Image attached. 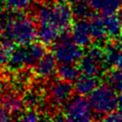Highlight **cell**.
Wrapping results in <instances>:
<instances>
[{"instance_id": "cell-1", "label": "cell", "mask_w": 122, "mask_h": 122, "mask_svg": "<svg viewBox=\"0 0 122 122\" xmlns=\"http://www.w3.org/2000/svg\"><path fill=\"white\" fill-rule=\"evenodd\" d=\"M73 16V11L70 5L59 1L40 6L36 9L34 14L37 26L51 25L57 28L62 33L71 29Z\"/></svg>"}, {"instance_id": "cell-2", "label": "cell", "mask_w": 122, "mask_h": 122, "mask_svg": "<svg viewBox=\"0 0 122 122\" xmlns=\"http://www.w3.org/2000/svg\"><path fill=\"white\" fill-rule=\"evenodd\" d=\"M6 38L16 46H28L37 37V28L31 18L21 13L10 16L5 24Z\"/></svg>"}, {"instance_id": "cell-3", "label": "cell", "mask_w": 122, "mask_h": 122, "mask_svg": "<svg viewBox=\"0 0 122 122\" xmlns=\"http://www.w3.org/2000/svg\"><path fill=\"white\" fill-rule=\"evenodd\" d=\"M83 53L82 47L76 44L71 37L66 35L59 37L52 44L51 48L52 56L60 64H75L81 60Z\"/></svg>"}, {"instance_id": "cell-4", "label": "cell", "mask_w": 122, "mask_h": 122, "mask_svg": "<svg viewBox=\"0 0 122 122\" xmlns=\"http://www.w3.org/2000/svg\"><path fill=\"white\" fill-rule=\"evenodd\" d=\"M89 103L92 110L97 114H107L117 109V95L108 85L98 86L90 95Z\"/></svg>"}, {"instance_id": "cell-5", "label": "cell", "mask_w": 122, "mask_h": 122, "mask_svg": "<svg viewBox=\"0 0 122 122\" xmlns=\"http://www.w3.org/2000/svg\"><path fill=\"white\" fill-rule=\"evenodd\" d=\"M91 111L89 100L82 95L71 98L65 105V115L70 122H92Z\"/></svg>"}, {"instance_id": "cell-6", "label": "cell", "mask_w": 122, "mask_h": 122, "mask_svg": "<svg viewBox=\"0 0 122 122\" xmlns=\"http://www.w3.org/2000/svg\"><path fill=\"white\" fill-rule=\"evenodd\" d=\"M79 62V69L82 73L97 76L105 64L104 48L96 45L91 47Z\"/></svg>"}, {"instance_id": "cell-7", "label": "cell", "mask_w": 122, "mask_h": 122, "mask_svg": "<svg viewBox=\"0 0 122 122\" xmlns=\"http://www.w3.org/2000/svg\"><path fill=\"white\" fill-rule=\"evenodd\" d=\"M73 86L71 82L61 79L51 82L48 89V99L52 107L59 108L66 105L71 98Z\"/></svg>"}, {"instance_id": "cell-8", "label": "cell", "mask_w": 122, "mask_h": 122, "mask_svg": "<svg viewBox=\"0 0 122 122\" xmlns=\"http://www.w3.org/2000/svg\"><path fill=\"white\" fill-rule=\"evenodd\" d=\"M71 37L76 44H78L82 48L90 46V44L93 40L90 21H87L86 19H78V21L71 26Z\"/></svg>"}, {"instance_id": "cell-9", "label": "cell", "mask_w": 122, "mask_h": 122, "mask_svg": "<svg viewBox=\"0 0 122 122\" xmlns=\"http://www.w3.org/2000/svg\"><path fill=\"white\" fill-rule=\"evenodd\" d=\"M56 60L52 56V54H46L44 55L34 66L33 71L36 76L41 79H49L54 73H56L57 66Z\"/></svg>"}, {"instance_id": "cell-10", "label": "cell", "mask_w": 122, "mask_h": 122, "mask_svg": "<svg viewBox=\"0 0 122 122\" xmlns=\"http://www.w3.org/2000/svg\"><path fill=\"white\" fill-rule=\"evenodd\" d=\"M0 105L10 113H20L26 107L24 98L13 91L6 92L0 98Z\"/></svg>"}, {"instance_id": "cell-11", "label": "cell", "mask_w": 122, "mask_h": 122, "mask_svg": "<svg viewBox=\"0 0 122 122\" xmlns=\"http://www.w3.org/2000/svg\"><path fill=\"white\" fill-rule=\"evenodd\" d=\"M97 87H98L97 77L85 73L79 75L73 84L74 92L82 96L90 95Z\"/></svg>"}, {"instance_id": "cell-12", "label": "cell", "mask_w": 122, "mask_h": 122, "mask_svg": "<svg viewBox=\"0 0 122 122\" xmlns=\"http://www.w3.org/2000/svg\"><path fill=\"white\" fill-rule=\"evenodd\" d=\"M103 23L109 38H118L122 35V17L114 13L103 14Z\"/></svg>"}, {"instance_id": "cell-13", "label": "cell", "mask_w": 122, "mask_h": 122, "mask_svg": "<svg viewBox=\"0 0 122 122\" xmlns=\"http://www.w3.org/2000/svg\"><path fill=\"white\" fill-rule=\"evenodd\" d=\"M91 9L101 14L116 12L120 8V0H86Z\"/></svg>"}, {"instance_id": "cell-14", "label": "cell", "mask_w": 122, "mask_h": 122, "mask_svg": "<svg viewBox=\"0 0 122 122\" xmlns=\"http://www.w3.org/2000/svg\"><path fill=\"white\" fill-rule=\"evenodd\" d=\"M60 33L62 32L57 28L51 25H42L37 28V38L45 45L53 44L59 38Z\"/></svg>"}, {"instance_id": "cell-15", "label": "cell", "mask_w": 122, "mask_h": 122, "mask_svg": "<svg viewBox=\"0 0 122 122\" xmlns=\"http://www.w3.org/2000/svg\"><path fill=\"white\" fill-rule=\"evenodd\" d=\"M80 69L79 67H76L74 64H60L59 67H57V76L59 79L67 81V82H74L77 77L80 75Z\"/></svg>"}, {"instance_id": "cell-16", "label": "cell", "mask_w": 122, "mask_h": 122, "mask_svg": "<svg viewBox=\"0 0 122 122\" xmlns=\"http://www.w3.org/2000/svg\"><path fill=\"white\" fill-rule=\"evenodd\" d=\"M27 54H28V63L29 67H33L44 55L47 54L45 44L41 42H33L26 46Z\"/></svg>"}, {"instance_id": "cell-17", "label": "cell", "mask_w": 122, "mask_h": 122, "mask_svg": "<svg viewBox=\"0 0 122 122\" xmlns=\"http://www.w3.org/2000/svg\"><path fill=\"white\" fill-rule=\"evenodd\" d=\"M90 25H91L92 39L94 41L102 42L108 38L106 30H105V26L103 23L102 15L101 16L100 15H94V16L91 17Z\"/></svg>"}, {"instance_id": "cell-18", "label": "cell", "mask_w": 122, "mask_h": 122, "mask_svg": "<svg viewBox=\"0 0 122 122\" xmlns=\"http://www.w3.org/2000/svg\"><path fill=\"white\" fill-rule=\"evenodd\" d=\"M105 80L107 85L112 88L114 92H122V71L119 69H112L110 70L106 75Z\"/></svg>"}, {"instance_id": "cell-19", "label": "cell", "mask_w": 122, "mask_h": 122, "mask_svg": "<svg viewBox=\"0 0 122 122\" xmlns=\"http://www.w3.org/2000/svg\"><path fill=\"white\" fill-rule=\"evenodd\" d=\"M15 44L12 43L8 38H4L0 43V68L5 67L10 62V54L15 49Z\"/></svg>"}, {"instance_id": "cell-20", "label": "cell", "mask_w": 122, "mask_h": 122, "mask_svg": "<svg viewBox=\"0 0 122 122\" xmlns=\"http://www.w3.org/2000/svg\"><path fill=\"white\" fill-rule=\"evenodd\" d=\"M5 8L15 13H21L31 7L32 0H4Z\"/></svg>"}, {"instance_id": "cell-21", "label": "cell", "mask_w": 122, "mask_h": 122, "mask_svg": "<svg viewBox=\"0 0 122 122\" xmlns=\"http://www.w3.org/2000/svg\"><path fill=\"white\" fill-rule=\"evenodd\" d=\"M72 11H73V15L77 19H87L88 17H91L92 14L91 7L87 3L85 4L82 3V1L74 4L72 8Z\"/></svg>"}, {"instance_id": "cell-22", "label": "cell", "mask_w": 122, "mask_h": 122, "mask_svg": "<svg viewBox=\"0 0 122 122\" xmlns=\"http://www.w3.org/2000/svg\"><path fill=\"white\" fill-rule=\"evenodd\" d=\"M16 122H41V119L36 111L29 110L22 112L16 119Z\"/></svg>"}, {"instance_id": "cell-23", "label": "cell", "mask_w": 122, "mask_h": 122, "mask_svg": "<svg viewBox=\"0 0 122 122\" xmlns=\"http://www.w3.org/2000/svg\"><path fill=\"white\" fill-rule=\"evenodd\" d=\"M26 106H30V107H35L37 104L40 103V96L38 93L34 92H30L25 97H24Z\"/></svg>"}, {"instance_id": "cell-24", "label": "cell", "mask_w": 122, "mask_h": 122, "mask_svg": "<svg viewBox=\"0 0 122 122\" xmlns=\"http://www.w3.org/2000/svg\"><path fill=\"white\" fill-rule=\"evenodd\" d=\"M101 122H122V113L120 112H111L102 117Z\"/></svg>"}, {"instance_id": "cell-25", "label": "cell", "mask_w": 122, "mask_h": 122, "mask_svg": "<svg viewBox=\"0 0 122 122\" xmlns=\"http://www.w3.org/2000/svg\"><path fill=\"white\" fill-rule=\"evenodd\" d=\"M11 113L0 106V122H11Z\"/></svg>"}, {"instance_id": "cell-26", "label": "cell", "mask_w": 122, "mask_h": 122, "mask_svg": "<svg viewBox=\"0 0 122 122\" xmlns=\"http://www.w3.org/2000/svg\"><path fill=\"white\" fill-rule=\"evenodd\" d=\"M113 67H115L116 69H119L122 71V51H119V53L117 54L114 62H113Z\"/></svg>"}, {"instance_id": "cell-27", "label": "cell", "mask_w": 122, "mask_h": 122, "mask_svg": "<svg viewBox=\"0 0 122 122\" xmlns=\"http://www.w3.org/2000/svg\"><path fill=\"white\" fill-rule=\"evenodd\" d=\"M53 122H70V120L68 119V117L66 115L63 114H58L54 117Z\"/></svg>"}, {"instance_id": "cell-28", "label": "cell", "mask_w": 122, "mask_h": 122, "mask_svg": "<svg viewBox=\"0 0 122 122\" xmlns=\"http://www.w3.org/2000/svg\"><path fill=\"white\" fill-rule=\"evenodd\" d=\"M117 110L122 113V92H120L117 95Z\"/></svg>"}, {"instance_id": "cell-29", "label": "cell", "mask_w": 122, "mask_h": 122, "mask_svg": "<svg viewBox=\"0 0 122 122\" xmlns=\"http://www.w3.org/2000/svg\"><path fill=\"white\" fill-rule=\"evenodd\" d=\"M4 33H5V24L2 21V19L0 18V38L3 36Z\"/></svg>"}, {"instance_id": "cell-30", "label": "cell", "mask_w": 122, "mask_h": 122, "mask_svg": "<svg viewBox=\"0 0 122 122\" xmlns=\"http://www.w3.org/2000/svg\"><path fill=\"white\" fill-rule=\"evenodd\" d=\"M39 1L44 3V4H53V3L58 2L59 0H39Z\"/></svg>"}, {"instance_id": "cell-31", "label": "cell", "mask_w": 122, "mask_h": 122, "mask_svg": "<svg viewBox=\"0 0 122 122\" xmlns=\"http://www.w3.org/2000/svg\"><path fill=\"white\" fill-rule=\"evenodd\" d=\"M82 0H67V2L68 3H71V4H76V3H79V2H81Z\"/></svg>"}, {"instance_id": "cell-32", "label": "cell", "mask_w": 122, "mask_h": 122, "mask_svg": "<svg viewBox=\"0 0 122 122\" xmlns=\"http://www.w3.org/2000/svg\"><path fill=\"white\" fill-rule=\"evenodd\" d=\"M41 122H53V120H51V119H50V118H43V119H41Z\"/></svg>"}, {"instance_id": "cell-33", "label": "cell", "mask_w": 122, "mask_h": 122, "mask_svg": "<svg viewBox=\"0 0 122 122\" xmlns=\"http://www.w3.org/2000/svg\"><path fill=\"white\" fill-rule=\"evenodd\" d=\"M120 8L122 9V0H120Z\"/></svg>"}, {"instance_id": "cell-34", "label": "cell", "mask_w": 122, "mask_h": 122, "mask_svg": "<svg viewBox=\"0 0 122 122\" xmlns=\"http://www.w3.org/2000/svg\"><path fill=\"white\" fill-rule=\"evenodd\" d=\"M3 1H4V0H0V3H1V2H3Z\"/></svg>"}]
</instances>
